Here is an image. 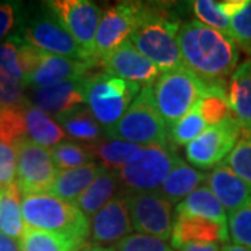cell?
I'll use <instances>...</instances> for the list:
<instances>
[{
    "instance_id": "cell-36",
    "label": "cell",
    "mask_w": 251,
    "mask_h": 251,
    "mask_svg": "<svg viewBox=\"0 0 251 251\" xmlns=\"http://www.w3.org/2000/svg\"><path fill=\"white\" fill-rule=\"evenodd\" d=\"M208 128L197 106L169 127V137L177 145H187Z\"/></svg>"
},
{
    "instance_id": "cell-40",
    "label": "cell",
    "mask_w": 251,
    "mask_h": 251,
    "mask_svg": "<svg viewBox=\"0 0 251 251\" xmlns=\"http://www.w3.org/2000/svg\"><path fill=\"white\" fill-rule=\"evenodd\" d=\"M24 90L23 84L0 73V109L25 106L29 103Z\"/></svg>"
},
{
    "instance_id": "cell-19",
    "label": "cell",
    "mask_w": 251,
    "mask_h": 251,
    "mask_svg": "<svg viewBox=\"0 0 251 251\" xmlns=\"http://www.w3.org/2000/svg\"><path fill=\"white\" fill-rule=\"evenodd\" d=\"M85 78L64 81L46 88H35L31 92V103L54 117L81 106L84 103Z\"/></svg>"
},
{
    "instance_id": "cell-9",
    "label": "cell",
    "mask_w": 251,
    "mask_h": 251,
    "mask_svg": "<svg viewBox=\"0 0 251 251\" xmlns=\"http://www.w3.org/2000/svg\"><path fill=\"white\" fill-rule=\"evenodd\" d=\"M148 6L138 1H122L103 13L100 18L91 57L95 63L130 41L143 21Z\"/></svg>"
},
{
    "instance_id": "cell-10",
    "label": "cell",
    "mask_w": 251,
    "mask_h": 251,
    "mask_svg": "<svg viewBox=\"0 0 251 251\" xmlns=\"http://www.w3.org/2000/svg\"><path fill=\"white\" fill-rule=\"evenodd\" d=\"M14 150L17 156L16 183L21 194L48 193L59 172L50 150L38 145L28 137L20 140Z\"/></svg>"
},
{
    "instance_id": "cell-16",
    "label": "cell",
    "mask_w": 251,
    "mask_h": 251,
    "mask_svg": "<svg viewBox=\"0 0 251 251\" xmlns=\"http://www.w3.org/2000/svg\"><path fill=\"white\" fill-rule=\"evenodd\" d=\"M94 63L74 60L63 56L41 52L35 70L29 75L25 87L46 88L64 81L88 77V72Z\"/></svg>"
},
{
    "instance_id": "cell-24",
    "label": "cell",
    "mask_w": 251,
    "mask_h": 251,
    "mask_svg": "<svg viewBox=\"0 0 251 251\" xmlns=\"http://www.w3.org/2000/svg\"><path fill=\"white\" fill-rule=\"evenodd\" d=\"M99 171H100V165L95 162L77 169L59 171L53 184L50 186L48 193H50L52 196L60 198L63 201L74 204L81 194L90 187V184L97 177Z\"/></svg>"
},
{
    "instance_id": "cell-29",
    "label": "cell",
    "mask_w": 251,
    "mask_h": 251,
    "mask_svg": "<svg viewBox=\"0 0 251 251\" xmlns=\"http://www.w3.org/2000/svg\"><path fill=\"white\" fill-rule=\"evenodd\" d=\"M25 222L21 211V191L17 183L0 188V232L21 240Z\"/></svg>"
},
{
    "instance_id": "cell-44",
    "label": "cell",
    "mask_w": 251,
    "mask_h": 251,
    "mask_svg": "<svg viewBox=\"0 0 251 251\" xmlns=\"http://www.w3.org/2000/svg\"><path fill=\"white\" fill-rule=\"evenodd\" d=\"M177 251H221L219 243H190Z\"/></svg>"
},
{
    "instance_id": "cell-15",
    "label": "cell",
    "mask_w": 251,
    "mask_h": 251,
    "mask_svg": "<svg viewBox=\"0 0 251 251\" xmlns=\"http://www.w3.org/2000/svg\"><path fill=\"white\" fill-rule=\"evenodd\" d=\"M133 232V226L126 205L125 197L119 196L110 200L90 221L91 242L95 246L119 243Z\"/></svg>"
},
{
    "instance_id": "cell-21",
    "label": "cell",
    "mask_w": 251,
    "mask_h": 251,
    "mask_svg": "<svg viewBox=\"0 0 251 251\" xmlns=\"http://www.w3.org/2000/svg\"><path fill=\"white\" fill-rule=\"evenodd\" d=\"M208 180V176L202 172L191 168L181 159L176 162L168 177L162 183V186L156 191L158 196L165 198L171 204L181 202L184 198H187L193 191H196L201 184Z\"/></svg>"
},
{
    "instance_id": "cell-20",
    "label": "cell",
    "mask_w": 251,
    "mask_h": 251,
    "mask_svg": "<svg viewBox=\"0 0 251 251\" xmlns=\"http://www.w3.org/2000/svg\"><path fill=\"white\" fill-rule=\"evenodd\" d=\"M208 187L212 190L227 214L236 211L251 197V186L225 163L218 165L208 175Z\"/></svg>"
},
{
    "instance_id": "cell-8",
    "label": "cell",
    "mask_w": 251,
    "mask_h": 251,
    "mask_svg": "<svg viewBox=\"0 0 251 251\" xmlns=\"http://www.w3.org/2000/svg\"><path fill=\"white\" fill-rule=\"evenodd\" d=\"M180 158L168 145L144 147L141 155L116 172L127 193H153L161 187Z\"/></svg>"
},
{
    "instance_id": "cell-2",
    "label": "cell",
    "mask_w": 251,
    "mask_h": 251,
    "mask_svg": "<svg viewBox=\"0 0 251 251\" xmlns=\"http://www.w3.org/2000/svg\"><path fill=\"white\" fill-rule=\"evenodd\" d=\"M21 211L28 227L85 243L90 236V219L73 202L63 201L50 193L23 194Z\"/></svg>"
},
{
    "instance_id": "cell-34",
    "label": "cell",
    "mask_w": 251,
    "mask_h": 251,
    "mask_svg": "<svg viewBox=\"0 0 251 251\" xmlns=\"http://www.w3.org/2000/svg\"><path fill=\"white\" fill-rule=\"evenodd\" d=\"M25 106L0 109V141L14 147L27 137Z\"/></svg>"
},
{
    "instance_id": "cell-30",
    "label": "cell",
    "mask_w": 251,
    "mask_h": 251,
    "mask_svg": "<svg viewBox=\"0 0 251 251\" xmlns=\"http://www.w3.org/2000/svg\"><path fill=\"white\" fill-rule=\"evenodd\" d=\"M197 109L208 127L233 117L225 84H209L197 103Z\"/></svg>"
},
{
    "instance_id": "cell-7",
    "label": "cell",
    "mask_w": 251,
    "mask_h": 251,
    "mask_svg": "<svg viewBox=\"0 0 251 251\" xmlns=\"http://www.w3.org/2000/svg\"><path fill=\"white\" fill-rule=\"evenodd\" d=\"M18 35L28 45L34 46L41 52L81 62L94 63L87 57V54L82 52V49L69 34V31L63 27L62 23L54 17L53 13L46 6L45 11L23 18Z\"/></svg>"
},
{
    "instance_id": "cell-17",
    "label": "cell",
    "mask_w": 251,
    "mask_h": 251,
    "mask_svg": "<svg viewBox=\"0 0 251 251\" xmlns=\"http://www.w3.org/2000/svg\"><path fill=\"white\" fill-rule=\"evenodd\" d=\"M39 56L41 50L28 45L18 34H14L0 44V73L25 87Z\"/></svg>"
},
{
    "instance_id": "cell-26",
    "label": "cell",
    "mask_w": 251,
    "mask_h": 251,
    "mask_svg": "<svg viewBox=\"0 0 251 251\" xmlns=\"http://www.w3.org/2000/svg\"><path fill=\"white\" fill-rule=\"evenodd\" d=\"M88 148L94 156L100 161V166L112 172L120 171L135 161L144 150L141 145L115 138H100L97 143L88 144Z\"/></svg>"
},
{
    "instance_id": "cell-47",
    "label": "cell",
    "mask_w": 251,
    "mask_h": 251,
    "mask_svg": "<svg viewBox=\"0 0 251 251\" xmlns=\"http://www.w3.org/2000/svg\"><path fill=\"white\" fill-rule=\"evenodd\" d=\"M81 251H116L115 247H100V246H92V247H87V249H82Z\"/></svg>"
},
{
    "instance_id": "cell-18",
    "label": "cell",
    "mask_w": 251,
    "mask_h": 251,
    "mask_svg": "<svg viewBox=\"0 0 251 251\" xmlns=\"http://www.w3.org/2000/svg\"><path fill=\"white\" fill-rule=\"evenodd\" d=\"M172 249L179 250L190 243H227V226L204 218L175 215L172 229Z\"/></svg>"
},
{
    "instance_id": "cell-4",
    "label": "cell",
    "mask_w": 251,
    "mask_h": 251,
    "mask_svg": "<svg viewBox=\"0 0 251 251\" xmlns=\"http://www.w3.org/2000/svg\"><path fill=\"white\" fill-rule=\"evenodd\" d=\"M105 133L108 138L141 147L168 145L169 130L155 105L152 87H144L123 117Z\"/></svg>"
},
{
    "instance_id": "cell-14",
    "label": "cell",
    "mask_w": 251,
    "mask_h": 251,
    "mask_svg": "<svg viewBox=\"0 0 251 251\" xmlns=\"http://www.w3.org/2000/svg\"><path fill=\"white\" fill-rule=\"evenodd\" d=\"M100 66L103 67L105 74L140 87H151V84L156 82L161 75L159 69L140 53L130 41L105 56L100 60Z\"/></svg>"
},
{
    "instance_id": "cell-32",
    "label": "cell",
    "mask_w": 251,
    "mask_h": 251,
    "mask_svg": "<svg viewBox=\"0 0 251 251\" xmlns=\"http://www.w3.org/2000/svg\"><path fill=\"white\" fill-rule=\"evenodd\" d=\"M50 153L57 171L77 169L81 166L94 163L95 161V156L90 151L88 145H81L70 141L57 144L50 150Z\"/></svg>"
},
{
    "instance_id": "cell-41",
    "label": "cell",
    "mask_w": 251,
    "mask_h": 251,
    "mask_svg": "<svg viewBox=\"0 0 251 251\" xmlns=\"http://www.w3.org/2000/svg\"><path fill=\"white\" fill-rule=\"evenodd\" d=\"M21 21V6L18 3H0V44L6 41L9 36L18 34Z\"/></svg>"
},
{
    "instance_id": "cell-6",
    "label": "cell",
    "mask_w": 251,
    "mask_h": 251,
    "mask_svg": "<svg viewBox=\"0 0 251 251\" xmlns=\"http://www.w3.org/2000/svg\"><path fill=\"white\" fill-rule=\"evenodd\" d=\"M208 85L184 66L162 73L152 87V94L165 123L171 127L196 108Z\"/></svg>"
},
{
    "instance_id": "cell-22",
    "label": "cell",
    "mask_w": 251,
    "mask_h": 251,
    "mask_svg": "<svg viewBox=\"0 0 251 251\" xmlns=\"http://www.w3.org/2000/svg\"><path fill=\"white\" fill-rule=\"evenodd\" d=\"M119 184L120 183L117 179L116 172L108 171L100 166L97 177L74 202V205L91 221L92 216L98 214L110 200L115 198Z\"/></svg>"
},
{
    "instance_id": "cell-31",
    "label": "cell",
    "mask_w": 251,
    "mask_h": 251,
    "mask_svg": "<svg viewBox=\"0 0 251 251\" xmlns=\"http://www.w3.org/2000/svg\"><path fill=\"white\" fill-rule=\"evenodd\" d=\"M21 251H81L85 242H78L67 236L38 230L25 226L21 237Z\"/></svg>"
},
{
    "instance_id": "cell-13",
    "label": "cell",
    "mask_w": 251,
    "mask_h": 251,
    "mask_svg": "<svg viewBox=\"0 0 251 251\" xmlns=\"http://www.w3.org/2000/svg\"><path fill=\"white\" fill-rule=\"evenodd\" d=\"M125 200L133 230L161 240L171 239L173 204L156 193H127Z\"/></svg>"
},
{
    "instance_id": "cell-11",
    "label": "cell",
    "mask_w": 251,
    "mask_h": 251,
    "mask_svg": "<svg viewBox=\"0 0 251 251\" xmlns=\"http://www.w3.org/2000/svg\"><path fill=\"white\" fill-rule=\"evenodd\" d=\"M240 133L242 126L234 117L211 126L186 145V158L193 166L200 169L216 168L233 150Z\"/></svg>"
},
{
    "instance_id": "cell-42",
    "label": "cell",
    "mask_w": 251,
    "mask_h": 251,
    "mask_svg": "<svg viewBox=\"0 0 251 251\" xmlns=\"http://www.w3.org/2000/svg\"><path fill=\"white\" fill-rule=\"evenodd\" d=\"M17 156L13 145L0 141V188H6L16 183Z\"/></svg>"
},
{
    "instance_id": "cell-27",
    "label": "cell",
    "mask_w": 251,
    "mask_h": 251,
    "mask_svg": "<svg viewBox=\"0 0 251 251\" xmlns=\"http://www.w3.org/2000/svg\"><path fill=\"white\" fill-rule=\"evenodd\" d=\"M25 126L28 138L48 150H52L66 138V133L57 122L31 102L25 106Z\"/></svg>"
},
{
    "instance_id": "cell-35",
    "label": "cell",
    "mask_w": 251,
    "mask_h": 251,
    "mask_svg": "<svg viewBox=\"0 0 251 251\" xmlns=\"http://www.w3.org/2000/svg\"><path fill=\"white\" fill-rule=\"evenodd\" d=\"M227 232L234 244L251 251V197L236 211L227 214Z\"/></svg>"
},
{
    "instance_id": "cell-23",
    "label": "cell",
    "mask_w": 251,
    "mask_h": 251,
    "mask_svg": "<svg viewBox=\"0 0 251 251\" xmlns=\"http://www.w3.org/2000/svg\"><path fill=\"white\" fill-rule=\"evenodd\" d=\"M227 97L233 117L242 127H251V57L237 66L230 77Z\"/></svg>"
},
{
    "instance_id": "cell-43",
    "label": "cell",
    "mask_w": 251,
    "mask_h": 251,
    "mask_svg": "<svg viewBox=\"0 0 251 251\" xmlns=\"http://www.w3.org/2000/svg\"><path fill=\"white\" fill-rule=\"evenodd\" d=\"M244 4H246V0H224V1H219V9L225 17L230 20L244 7Z\"/></svg>"
},
{
    "instance_id": "cell-38",
    "label": "cell",
    "mask_w": 251,
    "mask_h": 251,
    "mask_svg": "<svg viewBox=\"0 0 251 251\" xmlns=\"http://www.w3.org/2000/svg\"><path fill=\"white\" fill-rule=\"evenodd\" d=\"M230 34L236 45L251 54V0L234 17L230 18Z\"/></svg>"
},
{
    "instance_id": "cell-3",
    "label": "cell",
    "mask_w": 251,
    "mask_h": 251,
    "mask_svg": "<svg viewBox=\"0 0 251 251\" xmlns=\"http://www.w3.org/2000/svg\"><path fill=\"white\" fill-rule=\"evenodd\" d=\"M179 28L177 21L156 13L155 9L148 6L130 42L140 53L152 62L159 72H171L183 67L177 41Z\"/></svg>"
},
{
    "instance_id": "cell-25",
    "label": "cell",
    "mask_w": 251,
    "mask_h": 251,
    "mask_svg": "<svg viewBox=\"0 0 251 251\" xmlns=\"http://www.w3.org/2000/svg\"><path fill=\"white\" fill-rule=\"evenodd\" d=\"M175 215L204 218L215 224L227 226V212L208 186H201L175 208Z\"/></svg>"
},
{
    "instance_id": "cell-28",
    "label": "cell",
    "mask_w": 251,
    "mask_h": 251,
    "mask_svg": "<svg viewBox=\"0 0 251 251\" xmlns=\"http://www.w3.org/2000/svg\"><path fill=\"white\" fill-rule=\"evenodd\" d=\"M57 125L63 128L66 135L77 141H82L87 145L94 144L102 138L103 127L92 116L87 106H77L69 112L56 116Z\"/></svg>"
},
{
    "instance_id": "cell-46",
    "label": "cell",
    "mask_w": 251,
    "mask_h": 251,
    "mask_svg": "<svg viewBox=\"0 0 251 251\" xmlns=\"http://www.w3.org/2000/svg\"><path fill=\"white\" fill-rule=\"evenodd\" d=\"M221 251H250L247 249H244L239 244H234V243H225L224 246L221 247Z\"/></svg>"
},
{
    "instance_id": "cell-39",
    "label": "cell",
    "mask_w": 251,
    "mask_h": 251,
    "mask_svg": "<svg viewBox=\"0 0 251 251\" xmlns=\"http://www.w3.org/2000/svg\"><path fill=\"white\" fill-rule=\"evenodd\" d=\"M116 251H175L165 240L141 233H131L116 243Z\"/></svg>"
},
{
    "instance_id": "cell-37",
    "label": "cell",
    "mask_w": 251,
    "mask_h": 251,
    "mask_svg": "<svg viewBox=\"0 0 251 251\" xmlns=\"http://www.w3.org/2000/svg\"><path fill=\"white\" fill-rule=\"evenodd\" d=\"M193 10L200 23L214 28L225 35L230 34V20L225 17L219 9V1L214 0H196L193 1Z\"/></svg>"
},
{
    "instance_id": "cell-5",
    "label": "cell",
    "mask_w": 251,
    "mask_h": 251,
    "mask_svg": "<svg viewBox=\"0 0 251 251\" xmlns=\"http://www.w3.org/2000/svg\"><path fill=\"white\" fill-rule=\"evenodd\" d=\"M140 85L109 74H92L84 82V103L105 130L116 125L140 94Z\"/></svg>"
},
{
    "instance_id": "cell-12",
    "label": "cell",
    "mask_w": 251,
    "mask_h": 251,
    "mask_svg": "<svg viewBox=\"0 0 251 251\" xmlns=\"http://www.w3.org/2000/svg\"><path fill=\"white\" fill-rule=\"evenodd\" d=\"M45 4L69 31L87 57L94 62L91 57L92 46L100 18L103 16L98 4L90 0H53Z\"/></svg>"
},
{
    "instance_id": "cell-45",
    "label": "cell",
    "mask_w": 251,
    "mask_h": 251,
    "mask_svg": "<svg viewBox=\"0 0 251 251\" xmlns=\"http://www.w3.org/2000/svg\"><path fill=\"white\" fill-rule=\"evenodd\" d=\"M0 251H21V243L0 232Z\"/></svg>"
},
{
    "instance_id": "cell-1",
    "label": "cell",
    "mask_w": 251,
    "mask_h": 251,
    "mask_svg": "<svg viewBox=\"0 0 251 251\" xmlns=\"http://www.w3.org/2000/svg\"><path fill=\"white\" fill-rule=\"evenodd\" d=\"M177 41L183 66L208 84H225L237 69L240 50L233 38L198 20L180 25Z\"/></svg>"
},
{
    "instance_id": "cell-33",
    "label": "cell",
    "mask_w": 251,
    "mask_h": 251,
    "mask_svg": "<svg viewBox=\"0 0 251 251\" xmlns=\"http://www.w3.org/2000/svg\"><path fill=\"white\" fill-rule=\"evenodd\" d=\"M222 163L251 186V127H242L237 143Z\"/></svg>"
}]
</instances>
